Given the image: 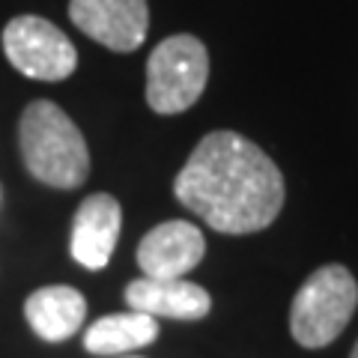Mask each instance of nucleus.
I'll list each match as a JSON object with an SVG mask.
<instances>
[{"mask_svg": "<svg viewBox=\"0 0 358 358\" xmlns=\"http://www.w3.org/2000/svg\"><path fill=\"white\" fill-rule=\"evenodd\" d=\"M24 317L42 341L60 343L81 329L87 317V299L75 287H63V284L39 287L24 301Z\"/></svg>", "mask_w": 358, "mask_h": 358, "instance_id": "10", "label": "nucleus"}, {"mask_svg": "<svg viewBox=\"0 0 358 358\" xmlns=\"http://www.w3.org/2000/svg\"><path fill=\"white\" fill-rule=\"evenodd\" d=\"M350 358H358V343L352 346V355H350Z\"/></svg>", "mask_w": 358, "mask_h": 358, "instance_id": "12", "label": "nucleus"}, {"mask_svg": "<svg viewBox=\"0 0 358 358\" xmlns=\"http://www.w3.org/2000/svg\"><path fill=\"white\" fill-rule=\"evenodd\" d=\"M126 301L131 310L167 320H203L212 299L200 284L185 278H138L126 287Z\"/></svg>", "mask_w": 358, "mask_h": 358, "instance_id": "9", "label": "nucleus"}, {"mask_svg": "<svg viewBox=\"0 0 358 358\" xmlns=\"http://www.w3.org/2000/svg\"><path fill=\"white\" fill-rule=\"evenodd\" d=\"M209 54L197 36L179 33L159 42L147 63V102L155 114H182L206 90Z\"/></svg>", "mask_w": 358, "mask_h": 358, "instance_id": "4", "label": "nucleus"}, {"mask_svg": "<svg viewBox=\"0 0 358 358\" xmlns=\"http://www.w3.org/2000/svg\"><path fill=\"white\" fill-rule=\"evenodd\" d=\"M206 239L192 221H164L138 245V266L147 278H185L200 266Z\"/></svg>", "mask_w": 358, "mask_h": 358, "instance_id": "7", "label": "nucleus"}, {"mask_svg": "<svg viewBox=\"0 0 358 358\" xmlns=\"http://www.w3.org/2000/svg\"><path fill=\"white\" fill-rule=\"evenodd\" d=\"M122 230V209L110 194H90L75 212L69 251L90 272H99L110 263Z\"/></svg>", "mask_w": 358, "mask_h": 358, "instance_id": "8", "label": "nucleus"}, {"mask_svg": "<svg viewBox=\"0 0 358 358\" xmlns=\"http://www.w3.org/2000/svg\"><path fill=\"white\" fill-rule=\"evenodd\" d=\"M173 194L212 230L242 236L266 230L284 206V176L268 155L236 131H212L188 155Z\"/></svg>", "mask_w": 358, "mask_h": 358, "instance_id": "1", "label": "nucleus"}, {"mask_svg": "<svg viewBox=\"0 0 358 358\" xmlns=\"http://www.w3.org/2000/svg\"><path fill=\"white\" fill-rule=\"evenodd\" d=\"M159 338V322L143 310L110 313V317L96 320L84 334V346L93 355H122L150 346Z\"/></svg>", "mask_w": 358, "mask_h": 358, "instance_id": "11", "label": "nucleus"}, {"mask_svg": "<svg viewBox=\"0 0 358 358\" xmlns=\"http://www.w3.org/2000/svg\"><path fill=\"white\" fill-rule=\"evenodd\" d=\"M72 24L110 51L129 54L150 30L147 0H69Z\"/></svg>", "mask_w": 358, "mask_h": 358, "instance_id": "6", "label": "nucleus"}, {"mask_svg": "<svg viewBox=\"0 0 358 358\" xmlns=\"http://www.w3.org/2000/svg\"><path fill=\"white\" fill-rule=\"evenodd\" d=\"M18 147L30 176L51 188H78L90 173V150L81 129L60 105L30 102L18 122Z\"/></svg>", "mask_w": 358, "mask_h": 358, "instance_id": "2", "label": "nucleus"}, {"mask_svg": "<svg viewBox=\"0 0 358 358\" xmlns=\"http://www.w3.org/2000/svg\"><path fill=\"white\" fill-rule=\"evenodd\" d=\"M355 308L358 284L352 272L341 263H329L299 287L293 308H289V331L299 346L320 350L346 329Z\"/></svg>", "mask_w": 358, "mask_h": 358, "instance_id": "3", "label": "nucleus"}, {"mask_svg": "<svg viewBox=\"0 0 358 358\" xmlns=\"http://www.w3.org/2000/svg\"><path fill=\"white\" fill-rule=\"evenodd\" d=\"M3 54L33 81H66L78 66L72 39L39 15H18L9 21L3 30Z\"/></svg>", "mask_w": 358, "mask_h": 358, "instance_id": "5", "label": "nucleus"}]
</instances>
